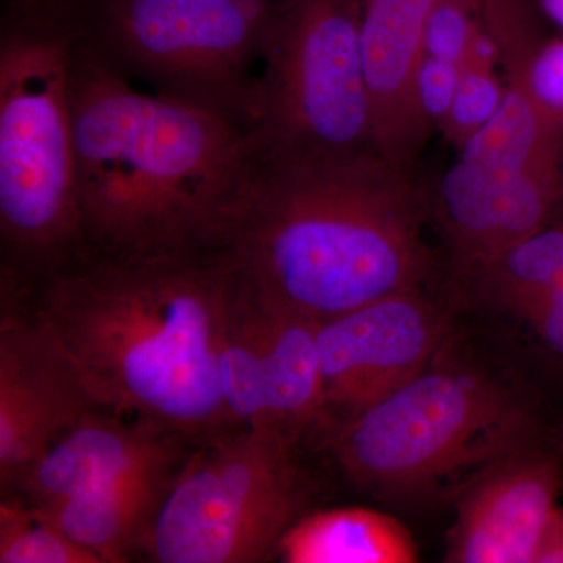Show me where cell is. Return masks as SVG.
Segmentation results:
<instances>
[{"mask_svg":"<svg viewBox=\"0 0 563 563\" xmlns=\"http://www.w3.org/2000/svg\"><path fill=\"white\" fill-rule=\"evenodd\" d=\"M80 255L218 252L258 157L239 125L136 90L76 32L70 65Z\"/></svg>","mask_w":563,"mask_h":563,"instance_id":"obj_1","label":"cell"},{"mask_svg":"<svg viewBox=\"0 0 563 563\" xmlns=\"http://www.w3.org/2000/svg\"><path fill=\"white\" fill-rule=\"evenodd\" d=\"M41 279L36 314L102 409L196 446L239 429L221 387L233 287L222 252L79 255Z\"/></svg>","mask_w":563,"mask_h":563,"instance_id":"obj_2","label":"cell"},{"mask_svg":"<svg viewBox=\"0 0 563 563\" xmlns=\"http://www.w3.org/2000/svg\"><path fill=\"white\" fill-rule=\"evenodd\" d=\"M431 191L377 151L258 162L220 251L266 301L333 320L431 277Z\"/></svg>","mask_w":563,"mask_h":563,"instance_id":"obj_3","label":"cell"},{"mask_svg":"<svg viewBox=\"0 0 563 563\" xmlns=\"http://www.w3.org/2000/svg\"><path fill=\"white\" fill-rule=\"evenodd\" d=\"M518 393L457 363L433 358L363 412L331 444L344 472L384 498L457 496L504 455L532 443Z\"/></svg>","mask_w":563,"mask_h":563,"instance_id":"obj_4","label":"cell"},{"mask_svg":"<svg viewBox=\"0 0 563 563\" xmlns=\"http://www.w3.org/2000/svg\"><path fill=\"white\" fill-rule=\"evenodd\" d=\"M76 31L14 25L0 40V233L13 276L79 257L70 65Z\"/></svg>","mask_w":563,"mask_h":563,"instance_id":"obj_5","label":"cell"},{"mask_svg":"<svg viewBox=\"0 0 563 563\" xmlns=\"http://www.w3.org/2000/svg\"><path fill=\"white\" fill-rule=\"evenodd\" d=\"M363 0H280L263 40L246 135L258 162L376 151L363 70Z\"/></svg>","mask_w":563,"mask_h":563,"instance_id":"obj_6","label":"cell"},{"mask_svg":"<svg viewBox=\"0 0 563 563\" xmlns=\"http://www.w3.org/2000/svg\"><path fill=\"white\" fill-rule=\"evenodd\" d=\"M279 432L239 428L195 446L141 550L161 563H251L276 554L306 492Z\"/></svg>","mask_w":563,"mask_h":563,"instance_id":"obj_7","label":"cell"},{"mask_svg":"<svg viewBox=\"0 0 563 563\" xmlns=\"http://www.w3.org/2000/svg\"><path fill=\"white\" fill-rule=\"evenodd\" d=\"M274 7L265 0H101L91 31L79 33L125 77H141L158 95L244 131Z\"/></svg>","mask_w":563,"mask_h":563,"instance_id":"obj_8","label":"cell"},{"mask_svg":"<svg viewBox=\"0 0 563 563\" xmlns=\"http://www.w3.org/2000/svg\"><path fill=\"white\" fill-rule=\"evenodd\" d=\"M320 324L266 301L233 273L221 387L236 428L279 432L292 446L312 431L321 395Z\"/></svg>","mask_w":563,"mask_h":563,"instance_id":"obj_9","label":"cell"},{"mask_svg":"<svg viewBox=\"0 0 563 563\" xmlns=\"http://www.w3.org/2000/svg\"><path fill=\"white\" fill-rule=\"evenodd\" d=\"M446 320L421 288L395 292L321 322V395L313 431L332 442L439 355Z\"/></svg>","mask_w":563,"mask_h":563,"instance_id":"obj_10","label":"cell"},{"mask_svg":"<svg viewBox=\"0 0 563 563\" xmlns=\"http://www.w3.org/2000/svg\"><path fill=\"white\" fill-rule=\"evenodd\" d=\"M102 409L84 377L35 313L0 325V485L20 492L52 443L85 415Z\"/></svg>","mask_w":563,"mask_h":563,"instance_id":"obj_11","label":"cell"},{"mask_svg":"<svg viewBox=\"0 0 563 563\" xmlns=\"http://www.w3.org/2000/svg\"><path fill=\"white\" fill-rule=\"evenodd\" d=\"M562 485L558 455L533 443L485 468L457 496L446 561L532 563Z\"/></svg>","mask_w":563,"mask_h":563,"instance_id":"obj_12","label":"cell"},{"mask_svg":"<svg viewBox=\"0 0 563 563\" xmlns=\"http://www.w3.org/2000/svg\"><path fill=\"white\" fill-rule=\"evenodd\" d=\"M433 0H363L361 46L374 146L404 168H417L433 129L420 109L418 70Z\"/></svg>","mask_w":563,"mask_h":563,"instance_id":"obj_13","label":"cell"},{"mask_svg":"<svg viewBox=\"0 0 563 563\" xmlns=\"http://www.w3.org/2000/svg\"><path fill=\"white\" fill-rule=\"evenodd\" d=\"M185 444L191 443L146 418L96 409L52 443L14 495L49 504L99 490L187 455Z\"/></svg>","mask_w":563,"mask_h":563,"instance_id":"obj_14","label":"cell"},{"mask_svg":"<svg viewBox=\"0 0 563 563\" xmlns=\"http://www.w3.org/2000/svg\"><path fill=\"white\" fill-rule=\"evenodd\" d=\"M187 457L155 463L99 490L62 501L31 504L101 563L125 562L143 547L152 518Z\"/></svg>","mask_w":563,"mask_h":563,"instance_id":"obj_15","label":"cell"},{"mask_svg":"<svg viewBox=\"0 0 563 563\" xmlns=\"http://www.w3.org/2000/svg\"><path fill=\"white\" fill-rule=\"evenodd\" d=\"M276 554L288 563H413L412 536L396 518L362 507L299 518L282 536Z\"/></svg>","mask_w":563,"mask_h":563,"instance_id":"obj_16","label":"cell"},{"mask_svg":"<svg viewBox=\"0 0 563 563\" xmlns=\"http://www.w3.org/2000/svg\"><path fill=\"white\" fill-rule=\"evenodd\" d=\"M498 69H501L498 51L479 22L461 60L457 92L450 117L440 131L455 152L461 151L501 106L506 81Z\"/></svg>","mask_w":563,"mask_h":563,"instance_id":"obj_17","label":"cell"},{"mask_svg":"<svg viewBox=\"0 0 563 563\" xmlns=\"http://www.w3.org/2000/svg\"><path fill=\"white\" fill-rule=\"evenodd\" d=\"M493 306L523 320L563 365V255L515 273L496 292Z\"/></svg>","mask_w":563,"mask_h":563,"instance_id":"obj_18","label":"cell"},{"mask_svg":"<svg viewBox=\"0 0 563 563\" xmlns=\"http://www.w3.org/2000/svg\"><path fill=\"white\" fill-rule=\"evenodd\" d=\"M0 562L101 563L18 495L0 504Z\"/></svg>","mask_w":563,"mask_h":563,"instance_id":"obj_19","label":"cell"},{"mask_svg":"<svg viewBox=\"0 0 563 563\" xmlns=\"http://www.w3.org/2000/svg\"><path fill=\"white\" fill-rule=\"evenodd\" d=\"M479 22V0H433L426 22V55L461 63Z\"/></svg>","mask_w":563,"mask_h":563,"instance_id":"obj_20","label":"cell"},{"mask_svg":"<svg viewBox=\"0 0 563 563\" xmlns=\"http://www.w3.org/2000/svg\"><path fill=\"white\" fill-rule=\"evenodd\" d=\"M528 77L540 109L563 133V33L533 47Z\"/></svg>","mask_w":563,"mask_h":563,"instance_id":"obj_21","label":"cell"},{"mask_svg":"<svg viewBox=\"0 0 563 563\" xmlns=\"http://www.w3.org/2000/svg\"><path fill=\"white\" fill-rule=\"evenodd\" d=\"M461 80V63L424 55L418 70V103L432 129L442 131Z\"/></svg>","mask_w":563,"mask_h":563,"instance_id":"obj_22","label":"cell"},{"mask_svg":"<svg viewBox=\"0 0 563 563\" xmlns=\"http://www.w3.org/2000/svg\"><path fill=\"white\" fill-rule=\"evenodd\" d=\"M532 563H563V507L555 506L548 518Z\"/></svg>","mask_w":563,"mask_h":563,"instance_id":"obj_23","label":"cell"},{"mask_svg":"<svg viewBox=\"0 0 563 563\" xmlns=\"http://www.w3.org/2000/svg\"><path fill=\"white\" fill-rule=\"evenodd\" d=\"M537 7L563 33V0H536Z\"/></svg>","mask_w":563,"mask_h":563,"instance_id":"obj_24","label":"cell"},{"mask_svg":"<svg viewBox=\"0 0 563 563\" xmlns=\"http://www.w3.org/2000/svg\"><path fill=\"white\" fill-rule=\"evenodd\" d=\"M20 3L25 13L35 14L46 0H20Z\"/></svg>","mask_w":563,"mask_h":563,"instance_id":"obj_25","label":"cell"},{"mask_svg":"<svg viewBox=\"0 0 563 563\" xmlns=\"http://www.w3.org/2000/svg\"><path fill=\"white\" fill-rule=\"evenodd\" d=\"M558 222V224L563 225V155H562V168H561V199H559L558 210H555V214L553 221Z\"/></svg>","mask_w":563,"mask_h":563,"instance_id":"obj_26","label":"cell"},{"mask_svg":"<svg viewBox=\"0 0 563 563\" xmlns=\"http://www.w3.org/2000/svg\"><path fill=\"white\" fill-rule=\"evenodd\" d=\"M265 2H268V3H277V2H280V0H265Z\"/></svg>","mask_w":563,"mask_h":563,"instance_id":"obj_27","label":"cell"},{"mask_svg":"<svg viewBox=\"0 0 563 563\" xmlns=\"http://www.w3.org/2000/svg\"><path fill=\"white\" fill-rule=\"evenodd\" d=\"M562 451H563V442H562Z\"/></svg>","mask_w":563,"mask_h":563,"instance_id":"obj_28","label":"cell"}]
</instances>
